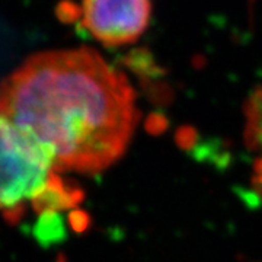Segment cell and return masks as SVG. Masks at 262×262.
I'll return each instance as SVG.
<instances>
[{
  "label": "cell",
  "mask_w": 262,
  "mask_h": 262,
  "mask_svg": "<svg viewBox=\"0 0 262 262\" xmlns=\"http://www.w3.org/2000/svg\"><path fill=\"white\" fill-rule=\"evenodd\" d=\"M0 117L37 141L58 172L96 173L124 155L139 111L127 77L82 47L29 57L0 83Z\"/></svg>",
  "instance_id": "obj_1"
},
{
  "label": "cell",
  "mask_w": 262,
  "mask_h": 262,
  "mask_svg": "<svg viewBox=\"0 0 262 262\" xmlns=\"http://www.w3.org/2000/svg\"><path fill=\"white\" fill-rule=\"evenodd\" d=\"M60 179L47 151L0 117V211L10 225Z\"/></svg>",
  "instance_id": "obj_2"
},
{
  "label": "cell",
  "mask_w": 262,
  "mask_h": 262,
  "mask_svg": "<svg viewBox=\"0 0 262 262\" xmlns=\"http://www.w3.org/2000/svg\"><path fill=\"white\" fill-rule=\"evenodd\" d=\"M151 9V0H82L77 16L102 46L124 47L149 28Z\"/></svg>",
  "instance_id": "obj_3"
},
{
  "label": "cell",
  "mask_w": 262,
  "mask_h": 262,
  "mask_svg": "<svg viewBox=\"0 0 262 262\" xmlns=\"http://www.w3.org/2000/svg\"><path fill=\"white\" fill-rule=\"evenodd\" d=\"M245 140L253 155V188L262 196V88L245 105Z\"/></svg>",
  "instance_id": "obj_4"
}]
</instances>
